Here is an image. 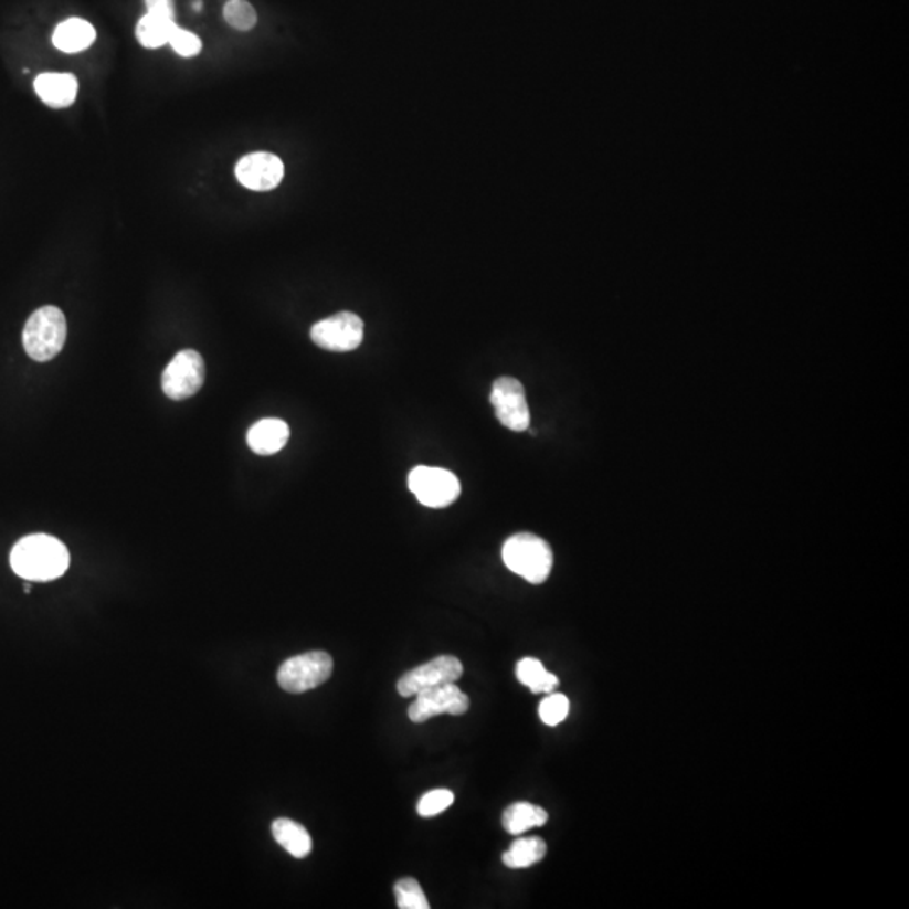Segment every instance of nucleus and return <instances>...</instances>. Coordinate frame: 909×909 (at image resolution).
<instances>
[{"instance_id":"obj_6","label":"nucleus","mask_w":909,"mask_h":909,"mask_svg":"<svg viewBox=\"0 0 909 909\" xmlns=\"http://www.w3.org/2000/svg\"><path fill=\"white\" fill-rule=\"evenodd\" d=\"M468 708H471V699L461 687H457V684H440V686L429 687L417 693L408 709V716L411 721L420 725L440 715H465Z\"/></svg>"},{"instance_id":"obj_12","label":"nucleus","mask_w":909,"mask_h":909,"mask_svg":"<svg viewBox=\"0 0 909 909\" xmlns=\"http://www.w3.org/2000/svg\"><path fill=\"white\" fill-rule=\"evenodd\" d=\"M38 96L51 108H66L78 95V80L72 73H41L34 80Z\"/></svg>"},{"instance_id":"obj_25","label":"nucleus","mask_w":909,"mask_h":909,"mask_svg":"<svg viewBox=\"0 0 909 909\" xmlns=\"http://www.w3.org/2000/svg\"><path fill=\"white\" fill-rule=\"evenodd\" d=\"M147 14L159 15L163 19L176 18V9H173V0H146Z\"/></svg>"},{"instance_id":"obj_18","label":"nucleus","mask_w":909,"mask_h":909,"mask_svg":"<svg viewBox=\"0 0 909 909\" xmlns=\"http://www.w3.org/2000/svg\"><path fill=\"white\" fill-rule=\"evenodd\" d=\"M176 21L172 19L159 18V15L146 14L138 21L135 34H137L138 43L142 44L147 50H157V47L169 44L170 32L176 28Z\"/></svg>"},{"instance_id":"obj_23","label":"nucleus","mask_w":909,"mask_h":909,"mask_svg":"<svg viewBox=\"0 0 909 909\" xmlns=\"http://www.w3.org/2000/svg\"><path fill=\"white\" fill-rule=\"evenodd\" d=\"M453 800H455V795L450 790H432L417 802V814L422 817H435V815L445 812L452 805Z\"/></svg>"},{"instance_id":"obj_11","label":"nucleus","mask_w":909,"mask_h":909,"mask_svg":"<svg viewBox=\"0 0 909 909\" xmlns=\"http://www.w3.org/2000/svg\"><path fill=\"white\" fill-rule=\"evenodd\" d=\"M234 173L244 188L266 192L278 188L285 176V166L275 154L253 152L241 157Z\"/></svg>"},{"instance_id":"obj_13","label":"nucleus","mask_w":909,"mask_h":909,"mask_svg":"<svg viewBox=\"0 0 909 909\" xmlns=\"http://www.w3.org/2000/svg\"><path fill=\"white\" fill-rule=\"evenodd\" d=\"M290 438V429L284 420L265 417L250 429L246 440L256 455H275L287 445Z\"/></svg>"},{"instance_id":"obj_19","label":"nucleus","mask_w":909,"mask_h":909,"mask_svg":"<svg viewBox=\"0 0 909 909\" xmlns=\"http://www.w3.org/2000/svg\"><path fill=\"white\" fill-rule=\"evenodd\" d=\"M516 674L519 683L528 686L532 694H549L559 686L558 677L548 673L538 658L528 657L519 660Z\"/></svg>"},{"instance_id":"obj_4","label":"nucleus","mask_w":909,"mask_h":909,"mask_svg":"<svg viewBox=\"0 0 909 909\" xmlns=\"http://www.w3.org/2000/svg\"><path fill=\"white\" fill-rule=\"evenodd\" d=\"M334 660L327 652H307L288 658L278 669V684L292 694L307 693L330 679Z\"/></svg>"},{"instance_id":"obj_21","label":"nucleus","mask_w":909,"mask_h":909,"mask_svg":"<svg viewBox=\"0 0 909 909\" xmlns=\"http://www.w3.org/2000/svg\"><path fill=\"white\" fill-rule=\"evenodd\" d=\"M398 908L400 909H430L429 899L422 886L414 878H403L394 885Z\"/></svg>"},{"instance_id":"obj_10","label":"nucleus","mask_w":909,"mask_h":909,"mask_svg":"<svg viewBox=\"0 0 909 909\" xmlns=\"http://www.w3.org/2000/svg\"><path fill=\"white\" fill-rule=\"evenodd\" d=\"M464 674V666L453 655H440L429 664L416 667L398 680V693L403 697H414L417 693L440 684L457 683Z\"/></svg>"},{"instance_id":"obj_14","label":"nucleus","mask_w":909,"mask_h":909,"mask_svg":"<svg viewBox=\"0 0 909 909\" xmlns=\"http://www.w3.org/2000/svg\"><path fill=\"white\" fill-rule=\"evenodd\" d=\"M95 40V28L80 18L66 19L53 32V44L63 53H82L88 50Z\"/></svg>"},{"instance_id":"obj_1","label":"nucleus","mask_w":909,"mask_h":909,"mask_svg":"<svg viewBox=\"0 0 909 909\" xmlns=\"http://www.w3.org/2000/svg\"><path fill=\"white\" fill-rule=\"evenodd\" d=\"M11 567L18 577L28 581L57 580L70 568V552L60 539L47 535L22 538L12 548Z\"/></svg>"},{"instance_id":"obj_17","label":"nucleus","mask_w":909,"mask_h":909,"mask_svg":"<svg viewBox=\"0 0 909 909\" xmlns=\"http://www.w3.org/2000/svg\"><path fill=\"white\" fill-rule=\"evenodd\" d=\"M545 841L539 837H524L514 841L509 850L503 854V863L510 869H524V867H531L542 860L546 856Z\"/></svg>"},{"instance_id":"obj_20","label":"nucleus","mask_w":909,"mask_h":909,"mask_svg":"<svg viewBox=\"0 0 909 909\" xmlns=\"http://www.w3.org/2000/svg\"><path fill=\"white\" fill-rule=\"evenodd\" d=\"M223 15L224 21L237 31H252L258 22L255 8L246 0H228Z\"/></svg>"},{"instance_id":"obj_3","label":"nucleus","mask_w":909,"mask_h":909,"mask_svg":"<svg viewBox=\"0 0 909 909\" xmlns=\"http://www.w3.org/2000/svg\"><path fill=\"white\" fill-rule=\"evenodd\" d=\"M504 564L532 584L548 580L552 570L551 546L536 535L520 532L507 539L503 548Z\"/></svg>"},{"instance_id":"obj_15","label":"nucleus","mask_w":909,"mask_h":909,"mask_svg":"<svg viewBox=\"0 0 909 909\" xmlns=\"http://www.w3.org/2000/svg\"><path fill=\"white\" fill-rule=\"evenodd\" d=\"M272 834L276 843L297 859H305L311 853V838L307 828L290 818H276L272 824Z\"/></svg>"},{"instance_id":"obj_7","label":"nucleus","mask_w":909,"mask_h":909,"mask_svg":"<svg viewBox=\"0 0 909 909\" xmlns=\"http://www.w3.org/2000/svg\"><path fill=\"white\" fill-rule=\"evenodd\" d=\"M205 379L204 359L198 351L186 349L173 356L162 374V390L173 401L188 400L199 393Z\"/></svg>"},{"instance_id":"obj_5","label":"nucleus","mask_w":909,"mask_h":909,"mask_svg":"<svg viewBox=\"0 0 909 909\" xmlns=\"http://www.w3.org/2000/svg\"><path fill=\"white\" fill-rule=\"evenodd\" d=\"M408 485L420 504L432 507V509L448 507L458 499L462 490L457 475L446 468L425 467V465L411 471Z\"/></svg>"},{"instance_id":"obj_24","label":"nucleus","mask_w":909,"mask_h":909,"mask_svg":"<svg viewBox=\"0 0 909 909\" xmlns=\"http://www.w3.org/2000/svg\"><path fill=\"white\" fill-rule=\"evenodd\" d=\"M169 44L182 57L198 56L202 50L201 40L195 36L194 32L186 31L179 25H176L173 31L170 32Z\"/></svg>"},{"instance_id":"obj_8","label":"nucleus","mask_w":909,"mask_h":909,"mask_svg":"<svg viewBox=\"0 0 909 909\" xmlns=\"http://www.w3.org/2000/svg\"><path fill=\"white\" fill-rule=\"evenodd\" d=\"M310 337L314 343L326 351H355L364 339V323L352 311H340L311 327Z\"/></svg>"},{"instance_id":"obj_22","label":"nucleus","mask_w":909,"mask_h":909,"mask_svg":"<svg viewBox=\"0 0 909 909\" xmlns=\"http://www.w3.org/2000/svg\"><path fill=\"white\" fill-rule=\"evenodd\" d=\"M570 715V701L564 694L549 693L539 706V718L546 726H558Z\"/></svg>"},{"instance_id":"obj_16","label":"nucleus","mask_w":909,"mask_h":909,"mask_svg":"<svg viewBox=\"0 0 909 909\" xmlns=\"http://www.w3.org/2000/svg\"><path fill=\"white\" fill-rule=\"evenodd\" d=\"M548 822V812L545 808L528 802H517L504 811L503 825L506 832L520 835L535 827H542Z\"/></svg>"},{"instance_id":"obj_9","label":"nucleus","mask_w":909,"mask_h":909,"mask_svg":"<svg viewBox=\"0 0 909 909\" xmlns=\"http://www.w3.org/2000/svg\"><path fill=\"white\" fill-rule=\"evenodd\" d=\"M490 403L496 410L497 420L512 432H526L531 425L528 400L522 384L516 378L503 376L494 381Z\"/></svg>"},{"instance_id":"obj_2","label":"nucleus","mask_w":909,"mask_h":909,"mask_svg":"<svg viewBox=\"0 0 909 909\" xmlns=\"http://www.w3.org/2000/svg\"><path fill=\"white\" fill-rule=\"evenodd\" d=\"M66 334V317L63 311L54 305H46L29 317L22 332V343L29 358L46 362L63 351Z\"/></svg>"}]
</instances>
